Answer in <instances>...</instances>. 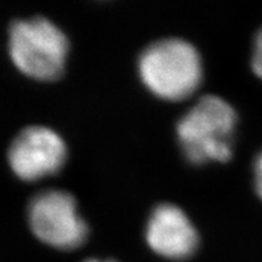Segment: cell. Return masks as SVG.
Instances as JSON below:
<instances>
[{
    "label": "cell",
    "instance_id": "cell-7",
    "mask_svg": "<svg viewBox=\"0 0 262 262\" xmlns=\"http://www.w3.org/2000/svg\"><path fill=\"white\" fill-rule=\"evenodd\" d=\"M252 70L255 75L262 79V28L257 31L253 41Z\"/></svg>",
    "mask_w": 262,
    "mask_h": 262
},
{
    "label": "cell",
    "instance_id": "cell-8",
    "mask_svg": "<svg viewBox=\"0 0 262 262\" xmlns=\"http://www.w3.org/2000/svg\"><path fill=\"white\" fill-rule=\"evenodd\" d=\"M253 174H254V189L257 195L262 200V150L255 157L254 166H253Z\"/></svg>",
    "mask_w": 262,
    "mask_h": 262
},
{
    "label": "cell",
    "instance_id": "cell-3",
    "mask_svg": "<svg viewBox=\"0 0 262 262\" xmlns=\"http://www.w3.org/2000/svg\"><path fill=\"white\" fill-rule=\"evenodd\" d=\"M8 52L19 71L38 80H55L63 74L69 39L43 16L15 20L8 31Z\"/></svg>",
    "mask_w": 262,
    "mask_h": 262
},
{
    "label": "cell",
    "instance_id": "cell-2",
    "mask_svg": "<svg viewBox=\"0 0 262 262\" xmlns=\"http://www.w3.org/2000/svg\"><path fill=\"white\" fill-rule=\"evenodd\" d=\"M138 73L148 90L158 98L181 100L190 97L202 80V60L190 41L165 38L141 52Z\"/></svg>",
    "mask_w": 262,
    "mask_h": 262
},
{
    "label": "cell",
    "instance_id": "cell-4",
    "mask_svg": "<svg viewBox=\"0 0 262 262\" xmlns=\"http://www.w3.org/2000/svg\"><path fill=\"white\" fill-rule=\"evenodd\" d=\"M27 218L35 237L51 248L73 250L82 246L89 235L75 198L63 190H43L32 196Z\"/></svg>",
    "mask_w": 262,
    "mask_h": 262
},
{
    "label": "cell",
    "instance_id": "cell-1",
    "mask_svg": "<svg viewBox=\"0 0 262 262\" xmlns=\"http://www.w3.org/2000/svg\"><path fill=\"white\" fill-rule=\"evenodd\" d=\"M237 113L218 95H205L177 123L183 156L193 165L228 162L233 152Z\"/></svg>",
    "mask_w": 262,
    "mask_h": 262
},
{
    "label": "cell",
    "instance_id": "cell-9",
    "mask_svg": "<svg viewBox=\"0 0 262 262\" xmlns=\"http://www.w3.org/2000/svg\"><path fill=\"white\" fill-rule=\"evenodd\" d=\"M84 262H115V261H113V259H107V261H99V259L91 258V259H87V261H84Z\"/></svg>",
    "mask_w": 262,
    "mask_h": 262
},
{
    "label": "cell",
    "instance_id": "cell-6",
    "mask_svg": "<svg viewBox=\"0 0 262 262\" xmlns=\"http://www.w3.org/2000/svg\"><path fill=\"white\" fill-rule=\"evenodd\" d=\"M145 237L152 252L174 261L190 258L200 244L194 225L182 209L172 204H159L152 209Z\"/></svg>",
    "mask_w": 262,
    "mask_h": 262
},
{
    "label": "cell",
    "instance_id": "cell-5",
    "mask_svg": "<svg viewBox=\"0 0 262 262\" xmlns=\"http://www.w3.org/2000/svg\"><path fill=\"white\" fill-rule=\"evenodd\" d=\"M67 150L63 139L45 126H28L11 142L8 163L17 178L38 181L56 174L66 162Z\"/></svg>",
    "mask_w": 262,
    "mask_h": 262
}]
</instances>
